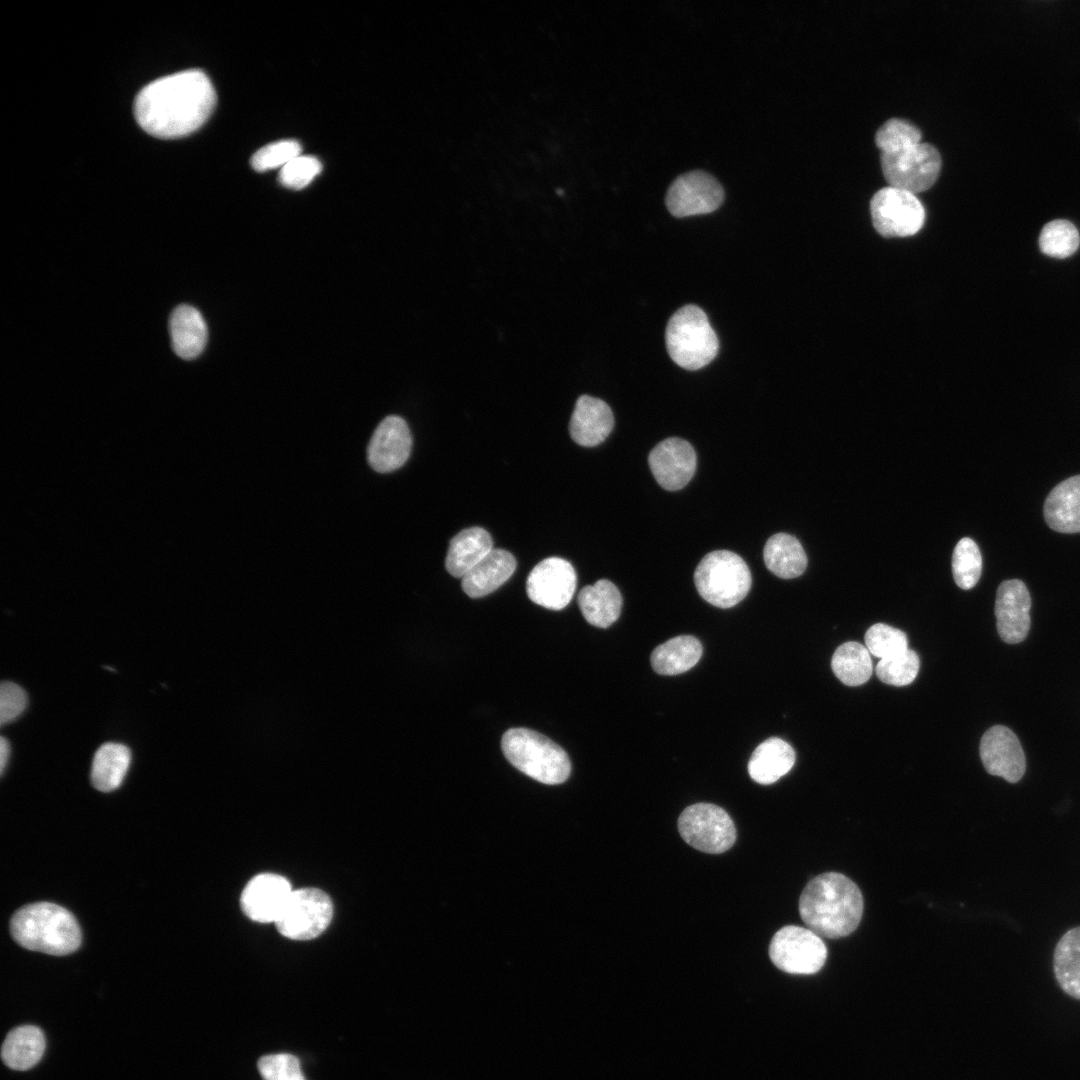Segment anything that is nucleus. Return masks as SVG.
<instances>
[{
	"label": "nucleus",
	"instance_id": "obj_1",
	"mask_svg": "<svg viewBox=\"0 0 1080 1080\" xmlns=\"http://www.w3.org/2000/svg\"><path fill=\"white\" fill-rule=\"evenodd\" d=\"M216 104L208 76L191 69L145 86L134 103L135 118L148 134L164 139L187 136L200 128Z\"/></svg>",
	"mask_w": 1080,
	"mask_h": 1080
},
{
	"label": "nucleus",
	"instance_id": "obj_2",
	"mask_svg": "<svg viewBox=\"0 0 1080 1080\" xmlns=\"http://www.w3.org/2000/svg\"><path fill=\"white\" fill-rule=\"evenodd\" d=\"M863 907L858 886L837 872L810 880L799 898V914L808 929L832 939L848 936L858 927Z\"/></svg>",
	"mask_w": 1080,
	"mask_h": 1080
},
{
	"label": "nucleus",
	"instance_id": "obj_3",
	"mask_svg": "<svg viewBox=\"0 0 1080 1080\" xmlns=\"http://www.w3.org/2000/svg\"><path fill=\"white\" fill-rule=\"evenodd\" d=\"M10 931L20 946L50 955L70 954L81 943V931L74 915L49 902L19 909L11 919Z\"/></svg>",
	"mask_w": 1080,
	"mask_h": 1080
},
{
	"label": "nucleus",
	"instance_id": "obj_4",
	"mask_svg": "<svg viewBox=\"0 0 1080 1080\" xmlns=\"http://www.w3.org/2000/svg\"><path fill=\"white\" fill-rule=\"evenodd\" d=\"M501 748L514 767L541 783L560 784L570 775L571 764L567 753L536 731L509 729L501 739Z\"/></svg>",
	"mask_w": 1080,
	"mask_h": 1080
},
{
	"label": "nucleus",
	"instance_id": "obj_5",
	"mask_svg": "<svg viewBox=\"0 0 1080 1080\" xmlns=\"http://www.w3.org/2000/svg\"><path fill=\"white\" fill-rule=\"evenodd\" d=\"M671 359L687 370L708 365L717 355L719 340L705 312L696 305H685L670 318L665 332Z\"/></svg>",
	"mask_w": 1080,
	"mask_h": 1080
},
{
	"label": "nucleus",
	"instance_id": "obj_6",
	"mask_svg": "<svg viewBox=\"0 0 1080 1080\" xmlns=\"http://www.w3.org/2000/svg\"><path fill=\"white\" fill-rule=\"evenodd\" d=\"M698 593L719 608L738 604L751 588L752 577L746 562L736 553L716 550L706 554L694 573Z\"/></svg>",
	"mask_w": 1080,
	"mask_h": 1080
},
{
	"label": "nucleus",
	"instance_id": "obj_7",
	"mask_svg": "<svg viewBox=\"0 0 1080 1080\" xmlns=\"http://www.w3.org/2000/svg\"><path fill=\"white\" fill-rule=\"evenodd\" d=\"M677 823L683 840L705 853H723L730 849L736 840V828L729 814L711 803L688 806L680 814Z\"/></svg>",
	"mask_w": 1080,
	"mask_h": 1080
},
{
	"label": "nucleus",
	"instance_id": "obj_8",
	"mask_svg": "<svg viewBox=\"0 0 1080 1080\" xmlns=\"http://www.w3.org/2000/svg\"><path fill=\"white\" fill-rule=\"evenodd\" d=\"M332 916L333 904L324 891L302 888L292 891L275 925L284 937L305 941L322 934Z\"/></svg>",
	"mask_w": 1080,
	"mask_h": 1080
},
{
	"label": "nucleus",
	"instance_id": "obj_9",
	"mask_svg": "<svg viewBox=\"0 0 1080 1080\" xmlns=\"http://www.w3.org/2000/svg\"><path fill=\"white\" fill-rule=\"evenodd\" d=\"M769 956L780 970L790 974H814L825 964L827 948L819 935L808 928L788 925L771 939Z\"/></svg>",
	"mask_w": 1080,
	"mask_h": 1080
},
{
	"label": "nucleus",
	"instance_id": "obj_10",
	"mask_svg": "<svg viewBox=\"0 0 1080 1080\" xmlns=\"http://www.w3.org/2000/svg\"><path fill=\"white\" fill-rule=\"evenodd\" d=\"M881 166L890 186L916 193L935 182L941 156L933 145L920 142L895 152L881 153Z\"/></svg>",
	"mask_w": 1080,
	"mask_h": 1080
},
{
	"label": "nucleus",
	"instance_id": "obj_11",
	"mask_svg": "<svg viewBox=\"0 0 1080 1080\" xmlns=\"http://www.w3.org/2000/svg\"><path fill=\"white\" fill-rule=\"evenodd\" d=\"M870 210L875 229L884 237L913 235L925 220L924 207L915 194L894 186L878 190Z\"/></svg>",
	"mask_w": 1080,
	"mask_h": 1080
},
{
	"label": "nucleus",
	"instance_id": "obj_12",
	"mask_svg": "<svg viewBox=\"0 0 1080 1080\" xmlns=\"http://www.w3.org/2000/svg\"><path fill=\"white\" fill-rule=\"evenodd\" d=\"M724 200V190L711 174L694 170L679 175L666 194V206L675 217L707 214Z\"/></svg>",
	"mask_w": 1080,
	"mask_h": 1080
},
{
	"label": "nucleus",
	"instance_id": "obj_13",
	"mask_svg": "<svg viewBox=\"0 0 1080 1080\" xmlns=\"http://www.w3.org/2000/svg\"><path fill=\"white\" fill-rule=\"evenodd\" d=\"M577 584L576 572L570 562L549 557L539 562L526 581L531 601L544 608L561 610L571 601Z\"/></svg>",
	"mask_w": 1080,
	"mask_h": 1080
},
{
	"label": "nucleus",
	"instance_id": "obj_14",
	"mask_svg": "<svg viewBox=\"0 0 1080 1080\" xmlns=\"http://www.w3.org/2000/svg\"><path fill=\"white\" fill-rule=\"evenodd\" d=\"M979 752L985 770L991 775L1016 783L1025 773L1023 748L1008 727L995 725L989 728L981 738Z\"/></svg>",
	"mask_w": 1080,
	"mask_h": 1080
},
{
	"label": "nucleus",
	"instance_id": "obj_15",
	"mask_svg": "<svg viewBox=\"0 0 1080 1080\" xmlns=\"http://www.w3.org/2000/svg\"><path fill=\"white\" fill-rule=\"evenodd\" d=\"M696 461L692 445L677 437L661 441L648 456L654 478L662 488L669 491L679 490L691 480L696 470Z\"/></svg>",
	"mask_w": 1080,
	"mask_h": 1080
},
{
	"label": "nucleus",
	"instance_id": "obj_16",
	"mask_svg": "<svg viewBox=\"0 0 1080 1080\" xmlns=\"http://www.w3.org/2000/svg\"><path fill=\"white\" fill-rule=\"evenodd\" d=\"M1031 597L1021 580L1003 581L995 600L997 631L1001 639L1008 644L1025 640L1030 629Z\"/></svg>",
	"mask_w": 1080,
	"mask_h": 1080
},
{
	"label": "nucleus",
	"instance_id": "obj_17",
	"mask_svg": "<svg viewBox=\"0 0 1080 1080\" xmlns=\"http://www.w3.org/2000/svg\"><path fill=\"white\" fill-rule=\"evenodd\" d=\"M412 447L406 421L395 415L386 417L374 431L367 449L370 466L377 472H392L405 464Z\"/></svg>",
	"mask_w": 1080,
	"mask_h": 1080
},
{
	"label": "nucleus",
	"instance_id": "obj_18",
	"mask_svg": "<svg viewBox=\"0 0 1080 1080\" xmlns=\"http://www.w3.org/2000/svg\"><path fill=\"white\" fill-rule=\"evenodd\" d=\"M292 891L285 877L272 873L259 874L244 887L240 898L241 908L253 921L275 923Z\"/></svg>",
	"mask_w": 1080,
	"mask_h": 1080
},
{
	"label": "nucleus",
	"instance_id": "obj_19",
	"mask_svg": "<svg viewBox=\"0 0 1080 1080\" xmlns=\"http://www.w3.org/2000/svg\"><path fill=\"white\" fill-rule=\"evenodd\" d=\"M614 426V416L606 402L581 395L575 404L570 424V436L575 443L592 447L603 442Z\"/></svg>",
	"mask_w": 1080,
	"mask_h": 1080
},
{
	"label": "nucleus",
	"instance_id": "obj_20",
	"mask_svg": "<svg viewBox=\"0 0 1080 1080\" xmlns=\"http://www.w3.org/2000/svg\"><path fill=\"white\" fill-rule=\"evenodd\" d=\"M516 560L503 549H492L461 579L463 591L471 598L483 597L495 591L514 573Z\"/></svg>",
	"mask_w": 1080,
	"mask_h": 1080
},
{
	"label": "nucleus",
	"instance_id": "obj_21",
	"mask_svg": "<svg viewBox=\"0 0 1080 1080\" xmlns=\"http://www.w3.org/2000/svg\"><path fill=\"white\" fill-rule=\"evenodd\" d=\"M1044 517L1056 532H1080V475L1060 482L1051 490L1044 503Z\"/></svg>",
	"mask_w": 1080,
	"mask_h": 1080
},
{
	"label": "nucleus",
	"instance_id": "obj_22",
	"mask_svg": "<svg viewBox=\"0 0 1080 1080\" xmlns=\"http://www.w3.org/2000/svg\"><path fill=\"white\" fill-rule=\"evenodd\" d=\"M170 334L174 352L183 359L197 357L207 342V326L201 313L190 305H180L170 316Z\"/></svg>",
	"mask_w": 1080,
	"mask_h": 1080
},
{
	"label": "nucleus",
	"instance_id": "obj_23",
	"mask_svg": "<svg viewBox=\"0 0 1080 1080\" xmlns=\"http://www.w3.org/2000/svg\"><path fill=\"white\" fill-rule=\"evenodd\" d=\"M490 534L481 527L460 531L450 541L445 559L446 570L454 577L462 578L491 550Z\"/></svg>",
	"mask_w": 1080,
	"mask_h": 1080
},
{
	"label": "nucleus",
	"instance_id": "obj_24",
	"mask_svg": "<svg viewBox=\"0 0 1080 1080\" xmlns=\"http://www.w3.org/2000/svg\"><path fill=\"white\" fill-rule=\"evenodd\" d=\"M578 605L586 621L599 628H607L619 617L622 596L618 588L607 579L587 585L578 594Z\"/></svg>",
	"mask_w": 1080,
	"mask_h": 1080
},
{
	"label": "nucleus",
	"instance_id": "obj_25",
	"mask_svg": "<svg viewBox=\"0 0 1080 1080\" xmlns=\"http://www.w3.org/2000/svg\"><path fill=\"white\" fill-rule=\"evenodd\" d=\"M795 762L793 748L784 740L771 737L762 742L748 762L750 777L759 784H772L787 774Z\"/></svg>",
	"mask_w": 1080,
	"mask_h": 1080
},
{
	"label": "nucleus",
	"instance_id": "obj_26",
	"mask_svg": "<svg viewBox=\"0 0 1080 1080\" xmlns=\"http://www.w3.org/2000/svg\"><path fill=\"white\" fill-rule=\"evenodd\" d=\"M46 1048L43 1031L34 1025H23L11 1030L2 1044L1 1056L6 1066L17 1071L34 1067Z\"/></svg>",
	"mask_w": 1080,
	"mask_h": 1080
},
{
	"label": "nucleus",
	"instance_id": "obj_27",
	"mask_svg": "<svg viewBox=\"0 0 1080 1080\" xmlns=\"http://www.w3.org/2000/svg\"><path fill=\"white\" fill-rule=\"evenodd\" d=\"M768 570L779 578H796L807 566V556L798 539L787 533L772 535L763 549Z\"/></svg>",
	"mask_w": 1080,
	"mask_h": 1080
},
{
	"label": "nucleus",
	"instance_id": "obj_28",
	"mask_svg": "<svg viewBox=\"0 0 1080 1080\" xmlns=\"http://www.w3.org/2000/svg\"><path fill=\"white\" fill-rule=\"evenodd\" d=\"M700 641L690 635L671 638L657 646L650 657L654 671L661 675H677L695 666L702 655Z\"/></svg>",
	"mask_w": 1080,
	"mask_h": 1080
},
{
	"label": "nucleus",
	"instance_id": "obj_29",
	"mask_svg": "<svg viewBox=\"0 0 1080 1080\" xmlns=\"http://www.w3.org/2000/svg\"><path fill=\"white\" fill-rule=\"evenodd\" d=\"M131 752L120 743L108 742L96 751L91 768V782L102 792L117 789L130 765Z\"/></svg>",
	"mask_w": 1080,
	"mask_h": 1080
},
{
	"label": "nucleus",
	"instance_id": "obj_30",
	"mask_svg": "<svg viewBox=\"0 0 1080 1080\" xmlns=\"http://www.w3.org/2000/svg\"><path fill=\"white\" fill-rule=\"evenodd\" d=\"M1053 969L1062 990L1080 1000V926L1068 930L1058 941Z\"/></svg>",
	"mask_w": 1080,
	"mask_h": 1080
},
{
	"label": "nucleus",
	"instance_id": "obj_31",
	"mask_svg": "<svg viewBox=\"0 0 1080 1080\" xmlns=\"http://www.w3.org/2000/svg\"><path fill=\"white\" fill-rule=\"evenodd\" d=\"M831 668L843 684L862 685L870 679L873 671L870 652L858 642H845L835 650Z\"/></svg>",
	"mask_w": 1080,
	"mask_h": 1080
},
{
	"label": "nucleus",
	"instance_id": "obj_32",
	"mask_svg": "<svg viewBox=\"0 0 1080 1080\" xmlns=\"http://www.w3.org/2000/svg\"><path fill=\"white\" fill-rule=\"evenodd\" d=\"M982 572V556L977 544L968 537L962 538L952 555V573L958 587L973 588Z\"/></svg>",
	"mask_w": 1080,
	"mask_h": 1080
},
{
	"label": "nucleus",
	"instance_id": "obj_33",
	"mask_svg": "<svg viewBox=\"0 0 1080 1080\" xmlns=\"http://www.w3.org/2000/svg\"><path fill=\"white\" fill-rule=\"evenodd\" d=\"M1080 237L1077 228L1069 221L1058 219L1047 223L1039 237L1041 251L1051 257L1065 258L1072 255L1079 246Z\"/></svg>",
	"mask_w": 1080,
	"mask_h": 1080
},
{
	"label": "nucleus",
	"instance_id": "obj_34",
	"mask_svg": "<svg viewBox=\"0 0 1080 1080\" xmlns=\"http://www.w3.org/2000/svg\"><path fill=\"white\" fill-rule=\"evenodd\" d=\"M919 668V656L915 651L907 649L895 656L880 659L876 666V674L883 683L900 687L912 683Z\"/></svg>",
	"mask_w": 1080,
	"mask_h": 1080
},
{
	"label": "nucleus",
	"instance_id": "obj_35",
	"mask_svg": "<svg viewBox=\"0 0 1080 1080\" xmlns=\"http://www.w3.org/2000/svg\"><path fill=\"white\" fill-rule=\"evenodd\" d=\"M921 132L908 120L892 118L876 132L875 141L882 153L895 152L920 143Z\"/></svg>",
	"mask_w": 1080,
	"mask_h": 1080
},
{
	"label": "nucleus",
	"instance_id": "obj_36",
	"mask_svg": "<svg viewBox=\"0 0 1080 1080\" xmlns=\"http://www.w3.org/2000/svg\"><path fill=\"white\" fill-rule=\"evenodd\" d=\"M864 640L868 651L880 659L895 656L908 649L906 634L884 623L872 625L866 631Z\"/></svg>",
	"mask_w": 1080,
	"mask_h": 1080
},
{
	"label": "nucleus",
	"instance_id": "obj_37",
	"mask_svg": "<svg viewBox=\"0 0 1080 1080\" xmlns=\"http://www.w3.org/2000/svg\"><path fill=\"white\" fill-rule=\"evenodd\" d=\"M301 155V145L293 139L279 140L259 149L251 158L252 167L259 172L284 167Z\"/></svg>",
	"mask_w": 1080,
	"mask_h": 1080
},
{
	"label": "nucleus",
	"instance_id": "obj_38",
	"mask_svg": "<svg viewBox=\"0 0 1080 1080\" xmlns=\"http://www.w3.org/2000/svg\"><path fill=\"white\" fill-rule=\"evenodd\" d=\"M321 170V162L316 157L299 155L281 168L279 181L287 188L303 189L314 180Z\"/></svg>",
	"mask_w": 1080,
	"mask_h": 1080
},
{
	"label": "nucleus",
	"instance_id": "obj_39",
	"mask_svg": "<svg viewBox=\"0 0 1080 1080\" xmlns=\"http://www.w3.org/2000/svg\"><path fill=\"white\" fill-rule=\"evenodd\" d=\"M258 1069L264 1080H304L299 1060L291 1054L263 1056Z\"/></svg>",
	"mask_w": 1080,
	"mask_h": 1080
},
{
	"label": "nucleus",
	"instance_id": "obj_40",
	"mask_svg": "<svg viewBox=\"0 0 1080 1080\" xmlns=\"http://www.w3.org/2000/svg\"><path fill=\"white\" fill-rule=\"evenodd\" d=\"M27 695L19 685L3 682L0 687V723L15 720L26 708Z\"/></svg>",
	"mask_w": 1080,
	"mask_h": 1080
},
{
	"label": "nucleus",
	"instance_id": "obj_41",
	"mask_svg": "<svg viewBox=\"0 0 1080 1080\" xmlns=\"http://www.w3.org/2000/svg\"><path fill=\"white\" fill-rule=\"evenodd\" d=\"M10 755V745L8 740L1 736L0 739V771L3 773Z\"/></svg>",
	"mask_w": 1080,
	"mask_h": 1080
}]
</instances>
